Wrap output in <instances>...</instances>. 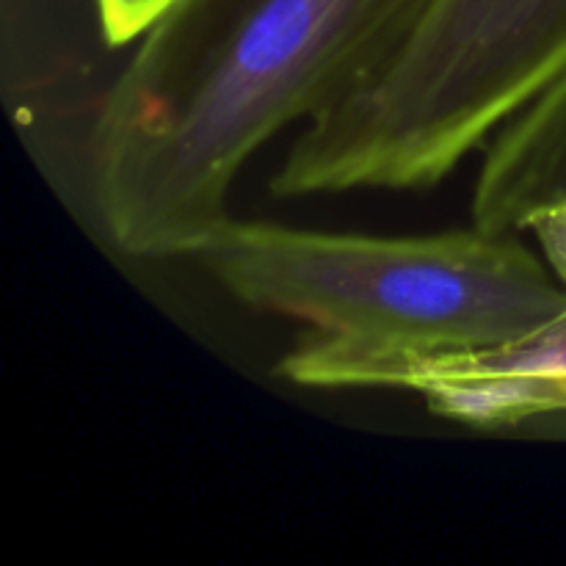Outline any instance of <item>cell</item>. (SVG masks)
I'll return each mask as SVG.
<instances>
[{
	"label": "cell",
	"mask_w": 566,
	"mask_h": 566,
	"mask_svg": "<svg viewBox=\"0 0 566 566\" xmlns=\"http://www.w3.org/2000/svg\"><path fill=\"white\" fill-rule=\"evenodd\" d=\"M434 0H177L99 103L92 197L130 258H193L254 155L379 64Z\"/></svg>",
	"instance_id": "6da1fadb"
},
{
	"label": "cell",
	"mask_w": 566,
	"mask_h": 566,
	"mask_svg": "<svg viewBox=\"0 0 566 566\" xmlns=\"http://www.w3.org/2000/svg\"><path fill=\"white\" fill-rule=\"evenodd\" d=\"M247 307L348 352L490 348L566 313V287L520 235L324 232L230 219L197 254Z\"/></svg>",
	"instance_id": "7a4b0ae2"
},
{
	"label": "cell",
	"mask_w": 566,
	"mask_h": 566,
	"mask_svg": "<svg viewBox=\"0 0 566 566\" xmlns=\"http://www.w3.org/2000/svg\"><path fill=\"white\" fill-rule=\"evenodd\" d=\"M564 70L566 0H434L293 138L271 193L437 186Z\"/></svg>",
	"instance_id": "3957f363"
},
{
	"label": "cell",
	"mask_w": 566,
	"mask_h": 566,
	"mask_svg": "<svg viewBox=\"0 0 566 566\" xmlns=\"http://www.w3.org/2000/svg\"><path fill=\"white\" fill-rule=\"evenodd\" d=\"M276 376L324 390L415 392L448 420L512 429L566 412V313L531 335L470 352H348L304 335Z\"/></svg>",
	"instance_id": "277c9868"
},
{
	"label": "cell",
	"mask_w": 566,
	"mask_h": 566,
	"mask_svg": "<svg viewBox=\"0 0 566 566\" xmlns=\"http://www.w3.org/2000/svg\"><path fill=\"white\" fill-rule=\"evenodd\" d=\"M566 205V70L486 142L475 177L473 224L520 235Z\"/></svg>",
	"instance_id": "5b68a950"
},
{
	"label": "cell",
	"mask_w": 566,
	"mask_h": 566,
	"mask_svg": "<svg viewBox=\"0 0 566 566\" xmlns=\"http://www.w3.org/2000/svg\"><path fill=\"white\" fill-rule=\"evenodd\" d=\"M177 0H97L103 36L111 48L138 42Z\"/></svg>",
	"instance_id": "8992f818"
}]
</instances>
